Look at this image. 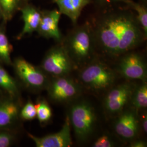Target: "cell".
Instances as JSON below:
<instances>
[{
    "label": "cell",
    "mask_w": 147,
    "mask_h": 147,
    "mask_svg": "<svg viewBox=\"0 0 147 147\" xmlns=\"http://www.w3.org/2000/svg\"><path fill=\"white\" fill-rule=\"evenodd\" d=\"M91 26L96 50L111 58L121 56L138 47L147 38L137 19L129 9L107 11Z\"/></svg>",
    "instance_id": "cell-1"
},
{
    "label": "cell",
    "mask_w": 147,
    "mask_h": 147,
    "mask_svg": "<svg viewBox=\"0 0 147 147\" xmlns=\"http://www.w3.org/2000/svg\"><path fill=\"white\" fill-rule=\"evenodd\" d=\"M62 42L75 67H84L94 59L96 47L89 23L75 27Z\"/></svg>",
    "instance_id": "cell-2"
},
{
    "label": "cell",
    "mask_w": 147,
    "mask_h": 147,
    "mask_svg": "<svg viewBox=\"0 0 147 147\" xmlns=\"http://www.w3.org/2000/svg\"><path fill=\"white\" fill-rule=\"evenodd\" d=\"M67 116L76 140L81 143L87 142L97 126L98 117L93 105L88 100L78 98L71 102Z\"/></svg>",
    "instance_id": "cell-3"
},
{
    "label": "cell",
    "mask_w": 147,
    "mask_h": 147,
    "mask_svg": "<svg viewBox=\"0 0 147 147\" xmlns=\"http://www.w3.org/2000/svg\"><path fill=\"white\" fill-rule=\"evenodd\" d=\"M116 72L101 61L94 59L82 67L79 73L82 87L96 93L106 92L116 80Z\"/></svg>",
    "instance_id": "cell-4"
},
{
    "label": "cell",
    "mask_w": 147,
    "mask_h": 147,
    "mask_svg": "<svg viewBox=\"0 0 147 147\" xmlns=\"http://www.w3.org/2000/svg\"><path fill=\"white\" fill-rule=\"evenodd\" d=\"M40 67L52 78L69 76L75 66L61 42L46 53Z\"/></svg>",
    "instance_id": "cell-5"
},
{
    "label": "cell",
    "mask_w": 147,
    "mask_h": 147,
    "mask_svg": "<svg viewBox=\"0 0 147 147\" xmlns=\"http://www.w3.org/2000/svg\"><path fill=\"white\" fill-rule=\"evenodd\" d=\"M12 65L18 78L27 88L34 92L47 88L50 79L40 67L22 57L16 58Z\"/></svg>",
    "instance_id": "cell-6"
},
{
    "label": "cell",
    "mask_w": 147,
    "mask_h": 147,
    "mask_svg": "<svg viewBox=\"0 0 147 147\" xmlns=\"http://www.w3.org/2000/svg\"><path fill=\"white\" fill-rule=\"evenodd\" d=\"M46 89L50 100L63 104L79 98L82 93V87L69 76H64L52 78Z\"/></svg>",
    "instance_id": "cell-7"
},
{
    "label": "cell",
    "mask_w": 147,
    "mask_h": 147,
    "mask_svg": "<svg viewBox=\"0 0 147 147\" xmlns=\"http://www.w3.org/2000/svg\"><path fill=\"white\" fill-rule=\"evenodd\" d=\"M135 85L130 82L113 86L106 91L103 101V107L106 114L116 117L124 110L130 102Z\"/></svg>",
    "instance_id": "cell-8"
},
{
    "label": "cell",
    "mask_w": 147,
    "mask_h": 147,
    "mask_svg": "<svg viewBox=\"0 0 147 147\" xmlns=\"http://www.w3.org/2000/svg\"><path fill=\"white\" fill-rule=\"evenodd\" d=\"M117 71L128 80H140L147 82V65L142 55L129 51L119 57Z\"/></svg>",
    "instance_id": "cell-9"
},
{
    "label": "cell",
    "mask_w": 147,
    "mask_h": 147,
    "mask_svg": "<svg viewBox=\"0 0 147 147\" xmlns=\"http://www.w3.org/2000/svg\"><path fill=\"white\" fill-rule=\"evenodd\" d=\"M116 117L113 128L117 136L126 142L137 139L141 129L138 111L133 107L125 108Z\"/></svg>",
    "instance_id": "cell-10"
},
{
    "label": "cell",
    "mask_w": 147,
    "mask_h": 147,
    "mask_svg": "<svg viewBox=\"0 0 147 147\" xmlns=\"http://www.w3.org/2000/svg\"><path fill=\"white\" fill-rule=\"evenodd\" d=\"M28 136L34 142L37 147H69L73 143L71 136V125L67 116L62 128L60 131L38 137L28 133Z\"/></svg>",
    "instance_id": "cell-11"
},
{
    "label": "cell",
    "mask_w": 147,
    "mask_h": 147,
    "mask_svg": "<svg viewBox=\"0 0 147 147\" xmlns=\"http://www.w3.org/2000/svg\"><path fill=\"white\" fill-rule=\"evenodd\" d=\"M19 99L7 95L0 97V130H9L20 118Z\"/></svg>",
    "instance_id": "cell-12"
},
{
    "label": "cell",
    "mask_w": 147,
    "mask_h": 147,
    "mask_svg": "<svg viewBox=\"0 0 147 147\" xmlns=\"http://www.w3.org/2000/svg\"><path fill=\"white\" fill-rule=\"evenodd\" d=\"M61 13L56 9L42 13V18L37 31L42 37L62 42L63 37L58 27Z\"/></svg>",
    "instance_id": "cell-13"
},
{
    "label": "cell",
    "mask_w": 147,
    "mask_h": 147,
    "mask_svg": "<svg viewBox=\"0 0 147 147\" xmlns=\"http://www.w3.org/2000/svg\"><path fill=\"white\" fill-rule=\"evenodd\" d=\"M58 5L59 12L70 19L76 25L82 11L88 5L91 0H53Z\"/></svg>",
    "instance_id": "cell-14"
},
{
    "label": "cell",
    "mask_w": 147,
    "mask_h": 147,
    "mask_svg": "<svg viewBox=\"0 0 147 147\" xmlns=\"http://www.w3.org/2000/svg\"><path fill=\"white\" fill-rule=\"evenodd\" d=\"M21 12L24 25L19 38L37 31L42 18V13L33 6L27 5L22 9Z\"/></svg>",
    "instance_id": "cell-15"
},
{
    "label": "cell",
    "mask_w": 147,
    "mask_h": 147,
    "mask_svg": "<svg viewBox=\"0 0 147 147\" xmlns=\"http://www.w3.org/2000/svg\"><path fill=\"white\" fill-rule=\"evenodd\" d=\"M0 90L8 96L16 99L19 98L20 89L16 81L1 64Z\"/></svg>",
    "instance_id": "cell-16"
},
{
    "label": "cell",
    "mask_w": 147,
    "mask_h": 147,
    "mask_svg": "<svg viewBox=\"0 0 147 147\" xmlns=\"http://www.w3.org/2000/svg\"><path fill=\"white\" fill-rule=\"evenodd\" d=\"M130 102L132 107L137 111L144 110L147 108V82H143L142 84L135 87Z\"/></svg>",
    "instance_id": "cell-17"
},
{
    "label": "cell",
    "mask_w": 147,
    "mask_h": 147,
    "mask_svg": "<svg viewBox=\"0 0 147 147\" xmlns=\"http://www.w3.org/2000/svg\"><path fill=\"white\" fill-rule=\"evenodd\" d=\"M123 3L126 4L128 8L137 13V19L144 34L147 36V9L144 4L132 0H125Z\"/></svg>",
    "instance_id": "cell-18"
},
{
    "label": "cell",
    "mask_w": 147,
    "mask_h": 147,
    "mask_svg": "<svg viewBox=\"0 0 147 147\" xmlns=\"http://www.w3.org/2000/svg\"><path fill=\"white\" fill-rule=\"evenodd\" d=\"M12 47L5 33L0 30V63L12 65L11 53Z\"/></svg>",
    "instance_id": "cell-19"
},
{
    "label": "cell",
    "mask_w": 147,
    "mask_h": 147,
    "mask_svg": "<svg viewBox=\"0 0 147 147\" xmlns=\"http://www.w3.org/2000/svg\"><path fill=\"white\" fill-rule=\"evenodd\" d=\"M35 105L37 116L36 117L40 124H46L51 120L53 112L48 102L45 99H40Z\"/></svg>",
    "instance_id": "cell-20"
},
{
    "label": "cell",
    "mask_w": 147,
    "mask_h": 147,
    "mask_svg": "<svg viewBox=\"0 0 147 147\" xmlns=\"http://www.w3.org/2000/svg\"><path fill=\"white\" fill-rule=\"evenodd\" d=\"M20 0H0V11L4 18L9 19L16 11Z\"/></svg>",
    "instance_id": "cell-21"
},
{
    "label": "cell",
    "mask_w": 147,
    "mask_h": 147,
    "mask_svg": "<svg viewBox=\"0 0 147 147\" xmlns=\"http://www.w3.org/2000/svg\"><path fill=\"white\" fill-rule=\"evenodd\" d=\"M20 118L24 121H32L36 118L37 112L34 104L31 100L21 107L20 111Z\"/></svg>",
    "instance_id": "cell-22"
},
{
    "label": "cell",
    "mask_w": 147,
    "mask_h": 147,
    "mask_svg": "<svg viewBox=\"0 0 147 147\" xmlns=\"http://www.w3.org/2000/svg\"><path fill=\"white\" fill-rule=\"evenodd\" d=\"M115 143L110 135L104 134L99 137L92 144L93 147H112L115 146Z\"/></svg>",
    "instance_id": "cell-23"
},
{
    "label": "cell",
    "mask_w": 147,
    "mask_h": 147,
    "mask_svg": "<svg viewBox=\"0 0 147 147\" xmlns=\"http://www.w3.org/2000/svg\"><path fill=\"white\" fill-rule=\"evenodd\" d=\"M14 140L13 134L8 130H0V147H10Z\"/></svg>",
    "instance_id": "cell-24"
},
{
    "label": "cell",
    "mask_w": 147,
    "mask_h": 147,
    "mask_svg": "<svg viewBox=\"0 0 147 147\" xmlns=\"http://www.w3.org/2000/svg\"><path fill=\"white\" fill-rule=\"evenodd\" d=\"M125 0H96L97 3L101 7H109L118 2H124Z\"/></svg>",
    "instance_id": "cell-25"
},
{
    "label": "cell",
    "mask_w": 147,
    "mask_h": 147,
    "mask_svg": "<svg viewBox=\"0 0 147 147\" xmlns=\"http://www.w3.org/2000/svg\"><path fill=\"white\" fill-rule=\"evenodd\" d=\"M147 142L142 140L136 139L131 142H130L129 147H146Z\"/></svg>",
    "instance_id": "cell-26"
},
{
    "label": "cell",
    "mask_w": 147,
    "mask_h": 147,
    "mask_svg": "<svg viewBox=\"0 0 147 147\" xmlns=\"http://www.w3.org/2000/svg\"><path fill=\"white\" fill-rule=\"evenodd\" d=\"M140 125L143 132L146 134L147 132V115L146 113H144L142 117H141Z\"/></svg>",
    "instance_id": "cell-27"
},
{
    "label": "cell",
    "mask_w": 147,
    "mask_h": 147,
    "mask_svg": "<svg viewBox=\"0 0 147 147\" xmlns=\"http://www.w3.org/2000/svg\"><path fill=\"white\" fill-rule=\"evenodd\" d=\"M3 93V92H2V90H0V97H1V96H2V94H3V93Z\"/></svg>",
    "instance_id": "cell-28"
},
{
    "label": "cell",
    "mask_w": 147,
    "mask_h": 147,
    "mask_svg": "<svg viewBox=\"0 0 147 147\" xmlns=\"http://www.w3.org/2000/svg\"><path fill=\"white\" fill-rule=\"evenodd\" d=\"M142 1L143 2V3H146L147 2V0H142Z\"/></svg>",
    "instance_id": "cell-29"
}]
</instances>
